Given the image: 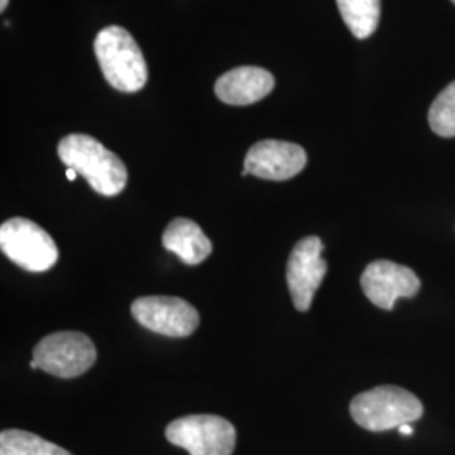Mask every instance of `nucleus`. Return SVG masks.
<instances>
[{
  "label": "nucleus",
  "mask_w": 455,
  "mask_h": 455,
  "mask_svg": "<svg viewBox=\"0 0 455 455\" xmlns=\"http://www.w3.org/2000/svg\"><path fill=\"white\" fill-rule=\"evenodd\" d=\"M58 156L68 169L76 171L98 195H120L129 180L125 164L97 139L84 133H71L58 146Z\"/></svg>",
  "instance_id": "obj_1"
},
{
  "label": "nucleus",
  "mask_w": 455,
  "mask_h": 455,
  "mask_svg": "<svg viewBox=\"0 0 455 455\" xmlns=\"http://www.w3.org/2000/svg\"><path fill=\"white\" fill-rule=\"evenodd\" d=\"M95 54L107 82L118 92L135 93L146 86V58L129 31L108 26L95 39Z\"/></svg>",
  "instance_id": "obj_2"
},
{
  "label": "nucleus",
  "mask_w": 455,
  "mask_h": 455,
  "mask_svg": "<svg viewBox=\"0 0 455 455\" xmlns=\"http://www.w3.org/2000/svg\"><path fill=\"white\" fill-rule=\"evenodd\" d=\"M353 420L370 432H387L415 422L423 415L422 402L398 387H378L359 393L351 402Z\"/></svg>",
  "instance_id": "obj_3"
},
{
  "label": "nucleus",
  "mask_w": 455,
  "mask_h": 455,
  "mask_svg": "<svg viewBox=\"0 0 455 455\" xmlns=\"http://www.w3.org/2000/svg\"><path fill=\"white\" fill-rule=\"evenodd\" d=\"M0 250L17 267L34 274L48 272L60 257L48 231L26 218H12L0 227Z\"/></svg>",
  "instance_id": "obj_4"
},
{
  "label": "nucleus",
  "mask_w": 455,
  "mask_h": 455,
  "mask_svg": "<svg viewBox=\"0 0 455 455\" xmlns=\"http://www.w3.org/2000/svg\"><path fill=\"white\" fill-rule=\"evenodd\" d=\"M33 356L37 370L69 379L82 376L95 364L97 347L86 334L63 331L49 334L37 342Z\"/></svg>",
  "instance_id": "obj_5"
},
{
  "label": "nucleus",
  "mask_w": 455,
  "mask_h": 455,
  "mask_svg": "<svg viewBox=\"0 0 455 455\" xmlns=\"http://www.w3.org/2000/svg\"><path fill=\"white\" fill-rule=\"evenodd\" d=\"M165 439L191 455H231L236 430L218 415H188L167 425Z\"/></svg>",
  "instance_id": "obj_6"
},
{
  "label": "nucleus",
  "mask_w": 455,
  "mask_h": 455,
  "mask_svg": "<svg viewBox=\"0 0 455 455\" xmlns=\"http://www.w3.org/2000/svg\"><path fill=\"white\" fill-rule=\"evenodd\" d=\"M132 315L142 327L167 338H188L199 325L197 310L180 297H140L132 304Z\"/></svg>",
  "instance_id": "obj_7"
},
{
  "label": "nucleus",
  "mask_w": 455,
  "mask_h": 455,
  "mask_svg": "<svg viewBox=\"0 0 455 455\" xmlns=\"http://www.w3.org/2000/svg\"><path fill=\"white\" fill-rule=\"evenodd\" d=\"M324 244L319 236L302 238L293 246L287 261V285L292 295L293 307L307 312L314 295L323 283L327 263L323 259Z\"/></svg>",
  "instance_id": "obj_8"
},
{
  "label": "nucleus",
  "mask_w": 455,
  "mask_h": 455,
  "mask_svg": "<svg viewBox=\"0 0 455 455\" xmlns=\"http://www.w3.org/2000/svg\"><path fill=\"white\" fill-rule=\"evenodd\" d=\"M417 274L395 261L376 260L361 275V289L379 309L391 310L400 297H413L420 291Z\"/></svg>",
  "instance_id": "obj_9"
},
{
  "label": "nucleus",
  "mask_w": 455,
  "mask_h": 455,
  "mask_svg": "<svg viewBox=\"0 0 455 455\" xmlns=\"http://www.w3.org/2000/svg\"><path fill=\"white\" fill-rule=\"evenodd\" d=\"M307 165L306 150L292 142L261 140L250 147L244 157V171L260 180H287Z\"/></svg>",
  "instance_id": "obj_10"
},
{
  "label": "nucleus",
  "mask_w": 455,
  "mask_h": 455,
  "mask_svg": "<svg viewBox=\"0 0 455 455\" xmlns=\"http://www.w3.org/2000/svg\"><path fill=\"white\" fill-rule=\"evenodd\" d=\"M275 86L270 71L257 66H242L225 73L216 84L214 93L228 105H251L267 97Z\"/></svg>",
  "instance_id": "obj_11"
},
{
  "label": "nucleus",
  "mask_w": 455,
  "mask_h": 455,
  "mask_svg": "<svg viewBox=\"0 0 455 455\" xmlns=\"http://www.w3.org/2000/svg\"><path fill=\"white\" fill-rule=\"evenodd\" d=\"M163 244L186 265H199L212 251V240L203 233L199 225L188 218H176L169 223L164 231Z\"/></svg>",
  "instance_id": "obj_12"
},
{
  "label": "nucleus",
  "mask_w": 455,
  "mask_h": 455,
  "mask_svg": "<svg viewBox=\"0 0 455 455\" xmlns=\"http://www.w3.org/2000/svg\"><path fill=\"white\" fill-rule=\"evenodd\" d=\"M344 24L355 37L366 39L376 31L381 14V0H336Z\"/></svg>",
  "instance_id": "obj_13"
},
{
  "label": "nucleus",
  "mask_w": 455,
  "mask_h": 455,
  "mask_svg": "<svg viewBox=\"0 0 455 455\" xmlns=\"http://www.w3.org/2000/svg\"><path fill=\"white\" fill-rule=\"evenodd\" d=\"M0 455H73L63 447L26 432V430H4L0 434Z\"/></svg>",
  "instance_id": "obj_14"
},
{
  "label": "nucleus",
  "mask_w": 455,
  "mask_h": 455,
  "mask_svg": "<svg viewBox=\"0 0 455 455\" xmlns=\"http://www.w3.org/2000/svg\"><path fill=\"white\" fill-rule=\"evenodd\" d=\"M430 129L440 137H455V82L443 88L428 110Z\"/></svg>",
  "instance_id": "obj_15"
},
{
  "label": "nucleus",
  "mask_w": 455,
  "mask_h": 455,
  "mask_svg": "<svg viewBox=\"0 0 455 455\" xmlns=\"http://www.w3.org/2000/svg\"><path fill=\"white\" fill-rule=\"evenodd\" d=\"M398 430H400V434H402V435H407V437L408 435H411V434H413V427H411V423L402 425Z\"/></svg>",
  "instance_id": "obj_16"
},
{
  "label": "nucleus",
  "mask_w": 455,
  "mask_h": 455,
  "mask_svg": "<svg viewBox=\"0 0 455 455\" xmlns=\"http://www.w3.org/2000/svg\"><path fill=\"white\" fill-rule=\"evenodd\" d=\"M76 176H78V172H76V171H73V169H66V178H68V180H76Z\"/></svg>",
  "instance_id": "obj_17"
},
{
  "label": "nucleus",
  "mask_w": 455,
  "mask_h": 455,
  "mask_svg": "<svg viewBox=\"0 0 455 455\" xmlns=\"http://www.w3.org/2000/svg\"><path fill=\"white\" fill-rule=\"evenodd\" d=\"M9 5V0H0V11H5Z\"/></svg>",
  "instance_id": "obj_18"
},
{
  "label": "nucleus",
  "mask_w": 455,
  "mask_h": 455,
  "mask_svg": "<svg viewBox=\"0 0 455 455\" xmlns=\"http://www.w3.org/2000/svg\"><path fill=\"white\" fill-rule=\"evenodd\" d=\"M452 4H455V0H452Z\"/></svg>",
  "instance_id": "obj_19"
}]
</instances>
